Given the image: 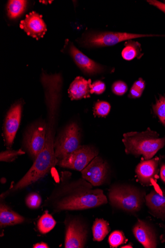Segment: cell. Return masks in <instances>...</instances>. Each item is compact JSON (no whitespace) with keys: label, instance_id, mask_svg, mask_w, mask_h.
<instances>
[{"label":"cell","instance_id":"obj_1","mask_svg":"<svg viewBox=\"0 0 165 248\" xmlns=\"http://www.w3.org/2000/svg\"><path fill=\"white\" fill-rule=\"evenodd\" d=\"M71 175L62 173L61 182L45 202L46 207L53 213H59L91 209L107 203V199L102 190L93 189L92 186L83 178L70 181Z\"/></svg>","mask_w":165,"mask_h":248},{"label":"cell","instance_id":"obj_2","mask_svg":"<svg viewBox=\"0 0 165 248\" xmlns=\"http://www.w3.org/2000/svg\"><path fill=\"white\" fill-rule=\"evenodd\" d=\"M122 141L127 154L143 155L145 160L152 159L165 145V138H159L158 134L150 128L142 132L125 133Z\"/></svg>","mask_w":165,"mask_h":248},{"label":"cell","instance_id":"obj_3","mask_svg":"<svg viewBox=\"0 0 165 248\" xmlns=\"http://www.w3.org/2000/svg\"><path fill=\"white\" fill-rule=\"evenodd\" d=\"M108 197L113 206L128 212L139 211L144 202L142 194L130 187H114L109 191Z\"/></svg>","mask_w":165,"mask_h":248},{"label":"cell","instance_id":"obj_4","mask_svg":"<svg viewBox=\"0 0 165 248\" xmlns=\"http://www.w3.org/2000/svg\"><path fill=\"white\" fill-rule=\"evenodd\" d=\"M158 36L157 35L138 34L126 32H90L86 34L80 41L87 47H102L113 46L120 42L140 37Z\"/></svg>","mask_w":165,"mask_h":248},{"label":"cell","instance_id":"obj_5","mask_svg":"<svg viewBox=\"0 0 165 248\" xmlns=\"http://www.w3.org/2000/svg\"><path fill=\"white\" fill-rule=\"evenodd\" d=\"M81 131L75 123L68 124L58 135L55 142V155L58 162L80 146Z\"/></svg>","mask_w":165,"mask_h":248},{"label":"cell","instance_id":"obj_6","mask_svg":"<svg viewBox=\"0 0 165 248\" xmlns=\"http://www.w3.org/2000/svg\"><path fill=\"white\" fill-rule=\"evenodd\" d=\"M99 152L89 145H80L75 151L58 162V165L67 168L82 171L97 156Z\"/></svg>","mask_w":165,"mask_h":248},{"label":"cell","instance_id":"obj_7","mask_svg":"<svg viewBox=\"0 0 165 248\" xmlns=\"http://www.w3.org/2000/svg\"><path fill=\"white\" fill-rule=\"evenodd\" d=\"M46 124L39 122L28 129L24 138V145L32 158L35 160L43 150L45 142Z\"/></svg>","mask_w":165,"mask_h":248},{"label":"cell","instance_id":"obj_8","mask_svg":"<svg viewBox=\"0 0 165 248\" xmlns=\"http://www.w3.org/2000/svg\"><path fill=\"white\" fill-rule=\"evenodd\" d=\"M108 167L102 157L97 156L81 171L82 178L93 186H99L105 182Z\"/></svg>","mask_w":165,"mask_h":248},{"label":"cell","instance_id":"obj_9","mask_svg":"<svg viewBox=\"0 0 165 248\" xmlns=\"http://www.w3.org/2000/svg\"><path fill=\"white\" fill-rule=\"evenodd\" d=\"M22 111V104L17 102L9 109L4 124V134L6 144L8 148L13 145L19 127Z\"/></svg>","mask_w":165,"mask_h":248},{"label":"cell","instance_id":"obj_10","mask_svg":"<svg viewBox=\"0 0 165 248\" xmlns=\"http://www.w3.org/2000/svg\"><path fill=\"white\" fill-rule=\"evenodd\" d=\"M87 236V231L83 225L78 220H71L66 225L65 248H84Z\"/></svg>","mask_w":165,"mask_h":248},{"label":"cell","instance_id":"obj_11","mask_svg":"<svg viewBox=\"0 0 165 248\" xmlns=\"http://www.w3.org/2000/svg\"><path fill=\"white\" fill-rule=\"evenodd\" d=\"M20 28L28 35L37 40L43 37L47 31L42 16L35 12L30 13L24 20L21 21Z\"/></svg>","mask_w":165,"mask_h":248},{"label":"cell","instance_id":"obj_12","mask_svg":"<svg viewBox=\"0 0 165 248\" xmlns=\"http://www.w3.org/2000/svg\"><path fill=\"white\" fill-rule=\"evenodd\" d=\"M68 51L76 64L85 74L93 75L104 71L103 66L84 55L72 43H69Z\"/></svg>","mask_w":165,"mask_h":248},{"label":"cell","instance_id":"obj_13","mask_svg":"<svg viewBox=\"0 0 165 248\" xmlns=\"http://www.w3.org/2000/svg\"><path fill=\"white\" fill-rule=\"evenodd\" d=\"M158 171L157 157L140 162L135 169L139 182L146 186H151L156 183Z\"/></svg>","mask_w":165,"mask_h":248},{"label":"cell","instance_id":"obj_14","mask_svg":"<svg viewBox=\"0 0 165 248\" xmlns=\"http://www.w3.org/2000/svg\"><path fill=\"white\" fill-rule=\"evenodd\" d=\"M137 241L146 248L157 247V237L153 229L146 222L139 220L133 228Z\"/></svg>","mask_w":165,"mask_h":248},{"label":"cell","instance_id":"obj_15","mask_svg":"<svg viewBox=\"0 0 165 248\" xmlns=\"http://www.w3.org/2000/svg\"><path fill=\"white\" fill-rule=\"evenodd\" d=\"M90 79L78 77L70 84L68 89L69 97L72 100H78L90 97Z\"/></svg>","mask_w":165,"mask_h":248},{"label":"cell","instance_id":"obj_16","mask_svg":"<svg viewBox=\"0 0 165 248\" xmlns=\"http://www.w3.org/2000/svg\"><path fill=\"white\" fill-rule=\"evenodd\" d=\"M147 206L155 215L165 216V191L153 190L146 197Z\"/></svg>","mask_w":165,"mask_h":248},{"label":"cell","instance_id":"obj_17","mask_svg":"<svg viewBox=\"0 0 165 248\" xmlns=\"http://www.w3.org/2000/svg\"><path fill=\"white\" fill-rule=\"evenodd\" d=\"M26 219L19 214L12 210L10 207L4 203L0 206V225L1 228L21 224L25 221Z\"/></svg>","mask_w":165,"mask_h":248},{"label":"cell","instance_id":"obj_18","mask_svg":"<svg viewBox=\"0 0 165 248\" xmlns=\"http://www.w3.org/2000/svg\"><path fill=\"white\" fill-rule=\"evenodd\" d=\"M108 222L104 219H97L93 222L92 231L93 240L100 242L103 241L110 232Z\"/></svg>","mask_w":165,"mask_h":248},{"label":"cell","instance_id":"obj_19","mask_svg":"<svg viewBox=\"0 0 165 248\" xmlns=\"http://www.w3.org/2000/svg\"><path fill=\"white\" fill-rule=\"evenodd\" d=\"M125 47L122 52L123 58L127 61H131L135 58H140L142 56L141 45L137 42L128 40L125 44Z\"/></svg>","mask_w":165,"mask_h":248},{"label":"cell","instance_id":"obj_20","mask_svg":"<svg viewBox=\"0 0 165 248\" xmlns=\"http://www.w3.org/2000/svg\"><path fill=\"white\" fill-rule=\"evenodd\" d=\"M27 1L22 0L9 1L7 6L8 16L11 19H15L25 12Z\"/></svg>","mask_w":165,"mask_h":248},{"label":"cell","instance_id":"obj_21","mask_svg":"<svg viewBox=\"0 0 165 248\" xmlns=\"http://www.w3.org/2000/svg\"><path fill=\"white\" fill-rule=\"evenodd\" d=\"M56 223V221L52 216L46 212L39 219L37 227L41 233L46 234L55 227Z\"/></svg>","mask_w":165,"mask_h":248},{"label":"cell","instance_id":"obj_22","mask_svg":"<svg viewBox=\"0 0 165 248\" xmlns=\"http://www.w3.org/2000/svg\"><path fill=\"white\" fill-rule=\"evenodd\" d=\"M153 109L162 124L165 125V96L160 97L153 105Z\"/></svg>","mask_w":165,"mask_h":248},{"label":"cell","instance_id":"obj_23","mask_svg":"<svg viewBox=\"0 0 165 248\" xmlns=\"http://www.w3.org/2000/svg\"><path fill=\"white\" fill-rule=\"evenodd\" d=\"M126 237L122 232L117 231L113 232L109 236L108 242L111 248H117L124 244Z\"/></svg>","mask_w":165,"mask_h":248},{"label":"cell","instance_id":"obj_24","mask_svg":"<svg viewBox=\"0 0 165 248\" xmlns=\"http://www.w3.org/2000/svg\"><path fill=\"white\" fill-rule=\"evenodd\" d=\"M111 106L109 103L105 101L97 102L94 107L95 114L99 117L107 116L110 111Z\"/></svg>","mask_w":165,"mask_h":248},{"label":"cell","instance_id":"obj_25","mask_svg":"<svg viewBox=\"0 0 165 248\" xmlns=\"http://www.w3.org/2000/svg\"><path fill=\"white\" fill-rule=\"evenodd\" d=\"M26 153L21 150H7L2 152L0 154V161L1 162H11L15 160L17 157Z\"/></svg>","mask_w":165,"mask_h":248},{"label":"cell","instance_id":"obj_26","mask_svg":"<svg viewBox=\"0 0 165 248\" xmlns=\"http://www.w3.org/2000/svg\"><path fill=\"white\" fill-rule=\"evenodd\" d=\"M27 206L32 209L38 208L42 204V199L41 196L36 193H32L30 194L26 200Z\"/></svg>","mask_w":165,"mask_h":248},{"label":"cell","instance_id":"obj_27","mask_svg":"<svg viewBox=\"0 0 165 248\" xmlns=\"http://www.w3.org/2000/svg\"><path fill=\"white\" fill-rule=\"evenodd\" d=\"M113 93L119 96L123 95L128 90L127 85L122 81L114 82L112 87Z\"/></svg>","mask_w":165,"mask_h":248},{"label":"cell","instance_id":"obj_28","mask_svg":"<svg viewBox=\"0 0 165 248\" xmlns=\"http://www.w3.org/2000/svg\"><path fill=\"white\" fill-rule=\"evenodd\" d=\"M105 84L100 80H97L90 85V94H101L105 92Z\"/></svg>","mask_w":165,"mask_h":248},{"label":"cell","instance_id":"obj_29","mask_svg":"<svg viewBox=\"0 0 165 248\" xmlns=\"http://www.w3.org/2000/svg\"><path fill=\"white\" fill-rule=\"evenodd\" d=\"M147 2L150 4L156 7L165 14V4L160 1H156V0H149Z\"/></svg>","mask_w":165,"mask_h":248},{"label":"cell","instance_id":"obj_30","mask_svg":"<svg viewBox=\"0 0 165 248\" xmlns=\"http://www.w3.org/2000/svg\"><path fill=\"white\" fill-rule=\"evenodd\" d=\"M142 94V92H141L139 90L133 86L130 90L129 97L131 98H137L141 97Z\"/></svg>","mask_w":165,"mask_h":248},{"label":"cell","instance_id":"obj_31","mask_svg":"<svg viewBox=\"0 0 165 248\" xmlns=\"http://www.w3.org/2000/svg\"><path fill=\"white\" fill-rule=\"evenodd\" d=\"M133 86L143 93L146 87L145 82L142 78H140L134 83Z\"/></svg>","mask_w":165,"mask_h":248},{"label":"cell","instance_id":"obj_32","mask_svg":"<svg viewBox=\"0 0 165 248\" xmlns=\"http://www.w3.org/2000/svg\"><path fill=\"white\" fill-rule=\"evenodd\" d=\"M160 176L163 182L165 183V165H163L161 168Z\"/></svg>","mask_w":165,"mask_h":248},{"label":"cell","instance_id":"obj_33","mask_svg":"<svg viewBox=\"0 0 165 248\" xmlns=\"http://www.w3.org/2000/svg\"><path fill=\"white\" fill-rule=\"evenodd\" d=\"M34 248H49V247L47 244L44 242L38 243L34 245Z\"/></svg>","mask_w":165,"mask_h":248},{"label":"cell","instance_id":"obj_34","mask_svg":"<svg viewBox=\"0 0 165 248\" xmlns=\"http://www.w3.org/2000/svg\"><path fill=\"white\" fill-rule=\"evenodd\" d=\"M122 248H132L133 246H131L130 245H129L123 246Z\"/></svg>","mask_w":165,"mask_h":248}]
</instances>
